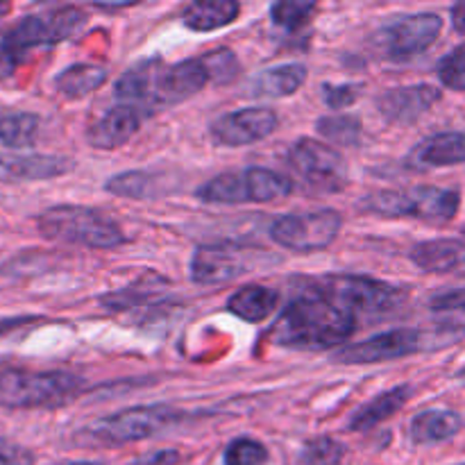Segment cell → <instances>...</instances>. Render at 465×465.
I'll use <instances>...</instances> for the list:
<instances>
[{
    "mask_svg": "<svg viewBox=\"0 0 465 465\" xmlns=\"http://www.w3.org/2000/svg\"><path fill=\"white\" fill-rule=\"evenodd\" d=\"M5 12V5H0V14H3Z\"/></svg>",
    "mask_w": 465,
    "mask_h": 465,
    "instance_id": "obj_45",
    "label": "cell"
},
{
    "mask_svg": "<svg viewBox=\"0 0 465 465\" xmlns=\"http://www.w3.org/2000/svg\"><path fill=\"white\" fill-rule=\"evenodd\" d=\"M439 77L448 89L465 91V44L457 45L452 53L440 59Z\"/></svg>",
    "mask_w": 465,
    "mask_h": 465,
    "instance_id": "obj_36",
    "label": "cell"
},
{
    "mask_svg": "<svg viewBox=\"0 0 465 465\" xmlns=\"http://www.w3.org/2000/svg\"><path fill=\"white\" fill-rule=\"evenodd\" d=\"M461 207V195L440 186H409L384 189L363 198V209L381 218H416V221L448 223Z\"/></svg>",
    "mask_w": 465,
    "mask_h": 465,
    "instance_id": "obj_7",
    "label": "cell"
},
{
    "mask_svg": "<svg viewBox=\"0 0 465 465\" xmlns=\"http://www.w3.org/2000/svg\"><path fill=\"white\" fill-rule=\"evenodd\" d=\"M143 112L130 104H116L107 109L98 121H94L86 130V141L95 150H116L125 145L139 132Z\"/></svg>",
    "mask_w": 465,
    "mask_h": 465,
    "instance_id": "obj_17",
    "label": "cell"
},
{
    "mask_svg": "<svg viewBox=\"0 0 465 465\" xmlns=\"http://www.w3.org/2000/svg\"><path fill=\"white\" fill-rule=\"evenodd\" d=\"M16 64H18V59L12 57V54H9L7 50L0 45V77L12 75V71L16 68Z\"/></svg>",
    "mask_w": 465,
    "mask_h": 465,
    "instance_id": "obj_41",
    "label": "cell"
},
{
    "mask_svg": "<svg viewBox=\"0 0 465 465\" xmlns=\"http://www.w3.org/2000/svg\"><path fill=\"white\" fill-rule=\"evenodd\" d=\"M343 457V443L331 436H316L302 445L298 454V465H339Z\"/></svg>",
    "mask_w": 465,
    "mask_h": 465,
    "instance_id": "obj_32",
    "label": "cell"
},
{
    "mask_svg": "<svg viewBox=\"0 0 465 465\" xmlns=\"http://www.w3.org/2000/svg\"><path fill=\"white\" fill-rule=\"evenodd\" d=\"M84 9L80 7H57L45 14H32L21 18L7 35L3 36L0 45L12 57L21 59L23 53L36 45H50L75 36L86 23Z\"/></svg>",
    "mask_w": 465,
    "mask_h": 465,
    "instance_id": "obj_10",
    "label": "cell"
},
{
    "mask_svg": "<svg viewBox=\"0 0 465 465\" xmlns=\"http://www.w3.org/2000/svg\"><path fill=\"white\" fill-rule=\"evenodd\" d=\"M291 193H293L291 177L262 166L221 173L195 191V195L209 204H263L277 203Z\"/></svg>",
    "mask_w": 465,
    "mask_h": 465,
    "instance_id": "obj_8",
    "label": "cell"
},
{
    "mask_svg": "<svg viewBox=\"0 0 465 465\" xmlns=\"http://www.w3.org/2000/svg\"><path fill=\"white\" fill-rule=\"evenodd\" d=\"M411 262L427 272L465 275V239H431L416 243Z\"/></svg>",
    "mask_w": 465,
    "mask_h": 465,
    "instance_id": "obj_20",
    "label": "cell"
},
{
    "mask_svg": "<svg viewBox=\"0 0 465 465\" xmlns=\"http://www.w3.org/2000/svg\"><path fill=\"white\" fill-rule=\"evenodd\" d=\"M107 68L98 64H73L54 77V89L66 98H84L107 82Z\"/></svg>",
    "mask_w": 465,
    "mask_h": 465,
    "instance_id": "obj_27",
    "label": "cell"
},
{
    "mask_svg": "<svg viewBox=\"0 0 465 465\" xmlns=\"http://www.w3.org/2000/svg\"><path fill=\"white\" fill-rule=\"evenodd\" d=\"M200 59H203L204 68H207L212 84H230V82H234L241 73L239 57L227 48L209 50V53L200 54Z\"/></svg>",
    "mask_w": 465,
    "mask_h": 465,
    "instance_id": "obj_33",
    "label": "cell"
},
{
    "mask_svg": "<svg viewBox=\"0 0 465 465\" xmlns=\"http://www.w3.org/2000/svg\"><path fill=\"white\" fill-rule=\"evenodd\" d=\"M431 318L440 325V330L457 331L465 336V289H450L431 295L430 302Z\"/></svg>",
    "mask_w": 465,
    "mask_h": 465,
    "instance_id": "obj_30",
    "label": "cell"
},
{
    "mask_svg": "<svg viewBox=\"0 0 465 465\" xmlns=\"http://www.w3.org/2000/svg\"><path fill=\"white\" fill-rule=\"evenodd\" d=\"M75 168V162L59 154H14L0 157V177L3 180L39 182L54 180Z\"/></svg>",
    "mask_w": 465,
    "mask_h": 465,
    "instance_id": "obj_19",
    "label": "cell"
},
{
    "mask_svg": "<svg viewBox=\"0 0 465 465\" xmlns=\"http://www.w3.org/2000/svg\"><path fill=\"white\" fill-rule=\"evenodd\" d=\"M104 189L114 195L130 200H150L159 198V195L168 193L163 189V177L162 173H150V171H127L118 173V175L109 177Z\"/></svg>",
    "mask_w": 465,
    "mask_h": 465,
    "instance_id": "obj_26",
    "label": "cell"
},
{
    "mask_svg": "<svg viewBox=\"0 0 465 465\" xmlns=\"http://www.w3.org/2000/svg\"><path fill=\"white\" fill-rule=\"evenodd\" d=\"M41 236L89 250H114L125 243V232L114 218L82 204H54L36 216Z\"/></svg>",
    "mask_w": 465,
    "mask_h": 465,
    "instance_id": "obj_3",
    "label": "cell"
},
{
    "mask_svg": "<svg viewBox=\"0 0 465 465\" xmlns=\"http://www.w3.org/2000/svg\"><path fill=\"white\" fill-rule=\"evenodd\" d=\"M35 321V318H30V316H16V318H0V339H3V336H7L9 331H14V330H18V327H23V325H30V322Z\"/></svg>",
    "mask_w": 465,
    "mask_h": 465,
    "instance_id": "obj_40",
    "label": "cell"
},
{
    "mask_svg": "<svg viewBox=\"0 0 465 465\" xmlns=\"http://www.w3.org/2000/svg\"><path fill=\"white\" fill-rule=\"evenodd\" d=\"M463 465H465V463H463Z\"/></svg>",
    "mask_w": 465,
    "mask_h": 465,
    "instance_id": "obj_46",
    "label": "cell"
},
{
    "mask_svg": "<svg viewBox=\"0 0 465 465\" xmlns=\"http://www.w3.org/2000/svg\"><path fill=\"white\" fill-rule=\"evenodd\" d=\"M262 257H266L263 250L232 243V241L200 245L191 259V282L200 286L227 284L252 271L257 266V259Z\"/></svg>",
    "mask_w": 465,
    "mask_h": 465,
    "instance_id": "obj_14",
    "label": "cell"
},
{
    "mask_svg": "<svg viewBox=\"0 0 465 465\" xmlns=\"http://www.w3.org/2000/svg\"><path fill=\"white\" fill-rule=\"evenodd\" d=\"M35 454L23 445L0 439V465H35Z\"/></svg>",
    "mask_w": 465,
    "mask_h": 465,
    "instance_id": "obj_38",
    "label": "cell"
},
{
    "mask_svg": "<svg viewBox=\"0 0 465 465\" xmlns=\"http://www.w3.org/2000/svg\"><path fill=\"white\" fill-rule=\"evenodd\" d=\"M411 393L413 389L407 384L384 391V393H380L377 398H372L371 402L363 404V407L350 418L348 430L363 434V431H371L375 430V427L384 425L389 418H393L395 413L402 411V409L407 407V402L411 400Z\"/></svg>",
    "mask_w": 465,
    "mask_h": 465,
    "instance_id": "obj_21",
    "label": "cell"
},
{
    "mask_svg": "<svg viewBox=\"0 0 465 465\" xmlns=\"http://www.w3.org/2000/svg\"><path fill=\"white\" fill-rule=\"evenodd\" d=\"M59 465H104L100 461H66V463H59Z\"/></svg>",
    "mask_w": 465,
    "mask_h": 465,
    "instance_id": "obj_44",
    "label": "cell"
},
{
    "mask_svg": "<svg viewBox=\"0 0 465 465\" xmlns=\"http://www.w3.org/2000/svg\"><path fill=\"white\" fill-rule=\"evenodd\" d=\"M239 14L236 0H198L182 12V23L193 32H212L234 23Z\"/></svg>",
    "mask_w": 465,
    "mask_h": 465,
    "instance_id": "obj_25",
    "label": "cell"
},
{
    "mask_svg": "<svg viewBox=\"0 0 465 465\" xmlns=\"http://www.w3.org/2000/svg\"><path fill=\"white\" fill-rule=\"evenodd\" d=\"M280 125V116L271 107H243L239 112L223 114L212 123V136L227 148L257 143L266 139Z\"/></svg>",
    "mask_w": 465,
    "mask_h": 465,
    "instance_id": "obj_15",
    "label": "cell"
},
{
    "mask_svg": "<svg viewBox=\"0 0 465 465\" xmlns=\"http://www.w3.org/2000/svg\"><path fill=\"white\" fill-rule=\"evenodd\" d=\"M316 130L325 141L334 145H345V148H357L363 134L359 118L348 116V114L318 118Z\"/></svg>",
    "mask_w": 465,
    "mask_h": 465,
    "instance_id": "obj_31",
    "label": "cell"
},
{
    "mask_svg": "<svg viewBox=\"0 0 465 465\" xmlns=\"http://www.w3.org/2000/svg\"><path fill=\"white\" fill-rule=\"evenodd\" d=\"M465 163V132H439L422 139L404 159L411 171H430Z\"/></svg>",
    "mask_w": 465,
    "mask_h": 465,
    "instance_id": "obj_18",
    "label": "cell"
},
{
    "mask_svg": "<svg viewBox=\"0 0 465 465\" xmlns=\"http://www.w3.org/2000/svg\"><path fill=\"white\" fill-rule=\"evenodd\" d=\"M440 95L434 84H407L384 91L375 104L380 116L391 125H411L439 103Z\"/></svg>",
    "mask_w": 465,
    "mask_h": 465,
    "instance_id": "obj_16",
    "label": "cell"
},
{
    "mask_svg": "<svg viewBox=\"0 0 465 465\" xmlns=\"http://www.w3.org/2000/svg\"><path fill=\"white\" fill-rule=\"evenodd\" d=\"M186 418L184 411L168 404H143V407H127L123 411L104 416L77 431V443L100 445V448H118V445L136 443V440L153 439L180 425Z\"/></svg>",
    "mask_w": 465,
    "mask_h": 465,
    "instance_id": "obj_5",
    "label": "cell"
},
{
    "mask_svg": "<svg viewBox=\"0 0 465 465\" xmlns=\"http://www.w3.org/2000/svg\"><path fill=\"white\" fill-rule=\"evenodd\" d=\"M295 177L318 193H336L348 184V166L341 153L316 139H298L284 154Z\"/></svg>",
    "mask_w": 465,
    "mask_h": 465,
    "instance_id": "obj_11",
    "label": "cell"
},
{
    "mask_svg": "<svg viewBox=\"0 0 465 465\" xmlns=\"http://www.w3.org/2000/svg\"><path fill=\"white\" fill-rule=\"evenodd\" d=\"M463 339L457 331L440 330L439 334H427V331L413 330V327H402V330H389L381 334L371 336L361 343L345 345L336 350L334 361L343 366H372V363L395 361V359L411 357V354L422 352L427 348H445L454 341Z\"/></svg>",
    "mask_w": 465,
    "mask_h": 465,
    "instance_id": "obj_9",
    "label": "cell"
},
{
    "mask_svg": "<svg viewBox=\"0 0 465 465\" xmlns=\"http://www.w3.org/2000/svg\"><path fill=\"white\" fill-rule=\"evenodd\" d=\"M343 227V216L336 209H313L286 213L272 221L271 239L291 252H318L331 245Z\"/></svg>",
    "mask_w": 465,
    "mask_h": 465,
    "instance_id": "obj_12",
    "label": "cell"
},
{
    "mask_svg": "<svg viewBox=\"0 0 465 465\" xmlns=\"http://www.w3.org/2000/svg\"><path fill=\"white\" fill-rule=\"evenodd\" d=\"M440 30H443V18L439 14L422 12L398 16L377 30L375 48L380 57L389 62H409L431 48Z\"/></svg>",
    "mask_w": 465,
    "mask_h": 465,
    "instance_id": "obj_13",
    "label": "cell"
},
{
    "mask_svg": "<svg viewBox=\"0 0 465 465\" xmlns=\"http://www.w3.org/2000/svg\"><path fill=\"white\" fill-rule=\"evenodd\" d=\"M82 377L66 371L0 368V404L9 409H54L84 393Z\"/></svg>",
    "mask_w": 465,
    "mask_h": 465,
    "instance_id": "obj_6",
    "label": "cell"
},
{
    "mask_svg": "<svg viewBox=\"0 0 465 465\" xmlns=\"http://www.w3.org/2000/svg\"><path fill=\"white\" fill-rule=\"evenodd\" d=\"M212 84L203 59L189 57L177 64H166L162 57H150L134 64L118 77L114 94L121 104L143 109L173 107Z\"/></svg>",
    "mask_w": 465,
    "mask_h": 465,
    "instance_id": "obj_1",
    "label": "cell"
},
{
    "mask_svg": "<svg viewBox=\"0 0 465 465\" xmlns=\"http://www.w3.org/2000/svg\"><path fill=\"white\" fill-rule=\"evenodd\" d=\"M180 463V452L175 450H159V452H150L145 457L136 459L130 465H177Z\"/></svg>",
    "mask_w": 465,
    "mask_h": 465,
    "instance_id": "obj_39",
    "label": "cell"
},
{
    "mask_svg": "<svg viewBox=\"0 0 465 465\" xmlns=\"http://www.w3.org/2000/svg\"><path fill=\"white\" fill-rule=\"evenodd\" d=\"M132 5H134V3H116V5H112V3H95L94 7L100 9V12H116V9L132 7Z\"/></svg>",
    "mask_w": 465,
    "mask_h": 465,
    "instance_id": "obj_43",
    "label": "cell"
},
{
    "mask_svg": "<svg viewBox=\"0 0 465 465\" xmlns=\"http://www.w3.org/2000/svg\"><path fill=\"white\" fill-rule=\"evenodd\" d=\"M318 12L316 3H304V0H284V3H275L271 7V18L275 25L284 27V30L295 32L300 27L307 25Z\"/></svg>",
    "mask_w": 465,
    "mask_h": 465,
    "instance_id": "obj_34",
    "label": "cell"
},
{
    "mask_svg": "<svg viewBox=\"0 0 465 465\" xmlns=\"http://www.w3.org/2000/svg\"><path fill=\"white\" fill-rule=\"evenodd\" d=\"M39 116L30 112L0 114V143L12 150H23L35 145L39 136Z\"/></svg>",
    "mask_w": 465,
    "mask_h": 465,
    "instance_id": "obj_29",
    "label": "cell"
},
{
    "mask_svg": "<svg viewBox=\"0 0 465 465\" xmlns=\"http://www.w3.org/2000/svg\"><path fill=\"white\" fill-rule=\"evenodd\" d=\"M268 450L250 436L234 439L223 452V465H266Z\"/></svg>",
    "mask_w": 465,
    "mask_h": 465,
    "instance_id": "obj_35",
    "label": "cell"
},
{
    "mask_svg": "<svg viewBox=\"0 0 465 465\" xmlns=\"http://www.w3.org/2000/svg\"><path fill=\"white\" fill-rule=\"evenodd\" d=\"M357 331V316L307 293L291 300L272 322L271 341L280 348L325 352L343 348Z\"/></svg>",
    "mask_w": 465,
    "mask_h": 465,
    "instance_id": "obj_2",
    "label": "cell"
},
{
    "mask_svg": "<svg viewBox=\"0 0 465 465\" xmlns=\"http://www.w3.org/2000/svg\"><path fill=\"white\" fill-rule=\"evenodd\" d=\"M452 23L461 35H465V0L463 3H457L452 7Z\"/></svg>",
    "mask_w": 465,
    "mask_h": 465,
    "instance_id": "obj_42",
    "label": "cell"
},
{
    "mask_svg": "<svg viewBox=\"0 0 465 465\" xmlns=\"http://www.w3.org/2000/svg\"><path fill=\"white\" fill-rule=\"evenodd\" d=\"M463 418L450 409H425L409 425V436L416 445H436L454 439L461 431Z\"/></svg>",
    "mask_w": 465,
    "mask_h": 465,
    "instance_id": "obj_23",
    "label": "cell"
},
{
    "mask_svg": "<svg viewBox=\"0 0 465 465\" xmlns=\"http://www.w3.org/2000/svg\"><path fill=\"white\" fill-rule=\"evenodd\" d=\"M363 84H322V100L330 109H345L361 95Z\"/></svg>",
    "mask_w": 465,
    "mask_h": 465,
    "instance_id": "obj_37",
    "label": "cell"
},
{
    "mask_svg": "<svg viewBox=\"0 0 465 465\" xmlns=\"http://www.w3.org/2000/svg\"><path fill=\"white\" fill-rule=\"evenodd\" d=\"M280 304V293L262 284H248L227 300V312L245 322H263Z\"/></svg>",
    "mask_w": 465,
    "mask_h": 465,
    "instance_id": "obj_24",
    "label": "cell"
},
{
    "mask_svg": "<svg viewBox=\"0 0 465 465\" xmlns=\"http://www.w3.org/2000/svg\"><path fill=\"white\" fill-rule=\"evenodd\" d=\"M307 293L327 300L334 307L352 313H391L400 309L407 300L400 286L368 275H350V272H330V275L309 277L304 280Z\"/></svg>",
    "mask_w": 465,
    "mask_h": 465,
    "instance_id": "obj_4",
    "label": "cell"
},
{
    "mask_svg": "<svg viewBox=\"0 0 465 465\" xmlns=\"http://www.w3.org/2000/svg\"><path fill=\"white\" fill-rule=\"evenodd\" d=\"M307 82V66L302 64H282L272 66L268 71H262L248 84V94L252 98L277 100L293 95L300 86Z\"/></svg>",
    "mask_w": 465,
    "mask_h": 465,
    "instance_id": "obj_22",
    "label": "cell"
},
{
    "mask_svg": "<svg viewBox=\"0 0 465 465\" xmlns=\"http://www.w3.org/2000/svg\"><path fill=\"white\" fill-rule=\"evenodd\" d=\"M163 284H166V282H163L162 277L145 275L139 277V280H136L134 284L127 286V289L100 295L98 302L103 304L104 309H109V312H127V309L143 307L145 302H150Z\"/></svg>",
    "mask_w": 465,
    "mask_h": 465,
    "instance_id": "obj_28",
    "label": "cell"
}]
</instances>
